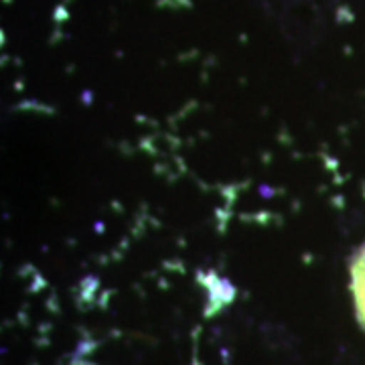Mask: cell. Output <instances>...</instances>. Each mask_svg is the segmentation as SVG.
Returning <instances> with one entry per match:
<instances>
[{
  "label": "cell",
  "instance_id": "cell-1",
  "mask_svg": "<svg viewBox=\"0 0 365 365\" xmlns=\"http://www.w3.org/2000/svg\"><path fill=\"white\" fill-rule=\"evenodd\" d=\"M351 292L355 300L357 321L365 331V244L351 260Z\"/></svg>",
  "mask_w": 365,
  "mask_h": 365
}]
</instances>
